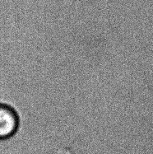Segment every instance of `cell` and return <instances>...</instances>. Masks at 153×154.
<instances>
[{
  "label": "cell",
  "instance_id": "cell-1",
  "mask_svg": "<svg viewBox=\"0 0 153 154\" xmlns=\"http://www.w3.org/2000/svg\"><path fill=\"white\" fill-rule=\"evenodd\" d=\"M19 120L15 110L0 104V140L11 138L17 131Z\"/></svg>",
  "mask_w": 153,
  "mask_h": 154
}]
</instances>
